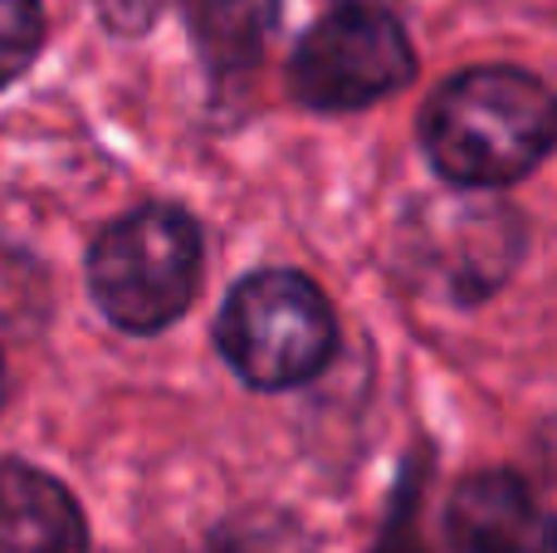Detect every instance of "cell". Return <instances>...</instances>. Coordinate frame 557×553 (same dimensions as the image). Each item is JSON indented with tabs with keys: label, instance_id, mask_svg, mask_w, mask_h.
<instances>
[{
	"label": "cell",
	"instance_id": "1",
	"mask_svg": "<svg viewBox=\"0 0 557 553\" xmlns=\"http://www.w3.org/2000/svg\"><path fill=\"white\" fill-rule=\"evenodd\" d=\"M557 143V94L509 64L465 69L431 94L421 147L455 186H509Z\"/></svg>",
	"mask_w": 557,
	"mask_h": 553
},
{
	"label": "cell",
	"instance_id": "2",
	"mask_svg": "<svg viewBox=\"0 0 557 553\" xmlns=\"http://www.w3.org/2000/svg\"><path fill=\"white\" fill-rule=\"evenodd\" d=\"M201 284V231L182 206H137L88 250V294L123 333L176 323Z\"/></svg>",
	"mask_w": 557,
	"mask_h": 553
},
{
	"label": "cell",
	"instance_id": "3",
	"mask_svg": "<svg viewBox=\"0 0 557 553\" xmlns=\"http://www.w3.org/2000/svg\"><path fill=\"white\" fill-rule=\"evenodd\" d=\"M215 343L250 388L284 392L333 362L337 323L313 280L294 270H260L231 290Z\"/></svg>",
	"mask_w": 557,
	"mask_h": 553
},
{
	"label": "cell",
	"instance_id": "4",
	"mask_svg": "<svg viewBox=\"0 0 557 553\" xmlns=\"http://www.w3.org/2000/svg\"><path fill=\"white\" fill-rule=\"evenodd\" d=\"M416 78V49L401 20L367 0L333 5L288 59L294 98L313 113H357Z\"/></svg>",
	"mask_w": 557,
	"mask_h": 553
},
{
	"label": "cell",
	"instance_id": "5",
	"mask_svg": "<svg viewBox=\"0 0 557 553\" xmlns=\"http://www.w3.org/2000/svg\"><path fill=\"white\" fill-rule=\"evenodd\" d=\"M455 553H557V515L513 470H474L445 509Z\"/></svg>",
	"mask_w": 557,
	"mask_h": 553
},
{
	"label": "cell",
	"instance_id": "6",
	"mask_svg": "<svg viewBox=\"0 0 557 553\" xmlns=\"http://www.w3.org/2000/svg\"><path fill=\"white\" fill-rule=\"evenodd\" d=\"M0 553H88L78 500L25 460L0 466Z\"/></svg>",
	"mask_w": 557,
	"mask_h": 553
},
{
	"label": "cell",
	"instance_id": "7",
	"mask_svg": "<svg viewBox=\"0 0 557 553\" xmlns=\"http://www.w3.org/2000/svg\"><path fill=\"white\" fill-rule=\"evenodd\" d=\"M182 5L196 54L215 78H235L260 64L278 25V0H182Z\"/></svg>",
	"mask_w": 557,
	"mask_h": 553
},
{
	"label": "cell",
	"instance_id": "8",
	"mask_svg": "<svg viewBox=\"0 0 557 553\" xmlns=\"http://www.w3.org/2000/svg\"><path fill=\"white\" fill-rule=\"evenodd\" d=\"M215 553H308V539L288 515L255 509V515L231 519L215 534Z\"/></svg>",
	"mask_w": 557,
	"mask_h": 553
},
{
	"label": "cell",
	"instance_id": "9",
	"mask_svg": "<svg viewBox=\"0 0 557 553\" xmlns=\"http://www.w3.org/2000/svg\"><path fill=\"white\" fill-rule=\"evenodd\" d=\"M45 45V10L39 0H0V88L15 84L35 64Z\"/></svg>",
	"mask_w": 557,
	"mask_h": 553
},
{
	"label": "cell",
	"instance_id": "10",
	"mask_svg": "<svg viewBox=\"0 0 557 553\" xmlns=\"http://www.w3.org/2000/svg\"><path fill=\"white\" fill-rule=\"evenodd\" d=\"M166 10V0H98V15H103L108 29L117 35H143L152 29V20Z\"/></svg>",
	"mask_w": 557,
	"mask_h": 553
},
{
	"label": "cell",
	"instance_id": "11",
	"mask_svg": "<svg viewBox=\"0 0 557 553\" xmlns=\"http://www.w3.org/2000/svg\"><path fill=\"white\" fill-rule=\"evenodd\" d=\"M376 553H425L421 539H416V480L406 486V500L396 505V515H392V525H386Z\"/></svg>",
	"mask_w": 557,
	"mask_h": 553
}]
</instances>
